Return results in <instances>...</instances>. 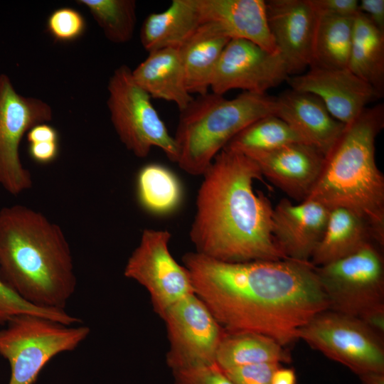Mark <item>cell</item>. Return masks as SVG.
I'll return each instance as SVG.
<instances>
[{
    "mask_svg": "<svg viewBox=\"0 0 384 384\" xmlns=\"http://www.w3.org/2000/svg\"><path fill=\"white\" fill-rule=\"evenodd\" d=\"M194 293L227 332H253L282 346L329 309L315 267L290 259L228 262L195 252L182 259Z\"/></svg>",
    "mask_w": 384,
    "mask_h": 384,
    "instance_id": "6da1fadb",
    "label": "cell"
},
{
    "mask_svg": "<svg viewBox=\"0 0 384 384\" xmlns=\"http://www.w3.org/2000/svg\"><path fill=\"white\" fill-rule=\"evenodd\" d=\"M202 176L189 231L196 252L228 262L287 259L272 234L273 207L253 188L262 175L252 159L223 149Z\"/></svg>",
    "mask_w": 384,
    "mask_h": 384,
    "instance_id": "7a4b0ae2",
    "label": "cell"
},
{
    "mask_svg": "<svg viewBox=\"0 0 384 384\" xmlns=\"http://www.w3.org/2000/svg\"><path fill=\"white\" fill-rule=\"evenodd\" d=\"M0 274L22 299L46 309H65L77 286L61 228L20 204L0 210Z\"/></svg>",
    "mask_w": 384,
    "mask_h": 384,
    "instance_id": "3957f363",
    "label": "cell"
},
{
    "mask_svg": "<svg viewBox=\"0 0 384 384\" xmlns=\"http://www.w3.org/2000/svg\"><path fill=\"white\" fill-rule=\"evenodd\" d=\"M384 127L383 104L366 107L344 129L325 156L306 200L328 209L343 208L362 218L384 245V176L375 161V139Z\"/></svg>",
    "mask_w": 384,
    "mask_h": 384,
    "instance_id": "277c9868",
    "label": "cell"
},
{
    "mask_svg": "<svg viewBox=\"0 0 384 384\" xmlns=\"http://www.w3.org/2000/svg\"><path fill=\"white\" fill-rule=\"evenodd\" d=\"M174 137L176 164L192 176H202L215 156L245 127L275 113V97L242 92L233 99L206 93L182 111Z\"/></svg>",
    "mask_w": 384,
    "mask_h": 384,
    "instance_id": "5b68a950",
    "label": "cell"
},
{
    "mask_svg": "<svg viewBox=\"0 0 384 384\" xmlns=\"http://www.w3.org/2000/svg\"><path fill=\"white\" fill-rule=\"evenodd\" d=\"M90 332L87 326L67 325L41 315L21 314L0 329V356L9 362V384H33L59 353L72 351Z\"/></svg>",
    "mask_w": 384,
    "mask_h": 384,
    "instance_id": "8992f818",
    "label": "cell"
},
{
    "mask_svg": "<svg viewBox=\"0 0 384 384\" xmlns=\"http://www.w3.org/2000/svg\"><path fill=\"white\" fill-rule=\"evenodd\" d=\"M107 90L111 122L125 147L138 158L146 157L152 147H157L176 163L174 137L154 107L151 97L136 83L127 65H122L113 72Z\"/></svg>",
    "mask_w": 384,
    "mask_h": 384,
    "instance_id": "52a82bcc",
    "label": "cell"
},
{
    "mask_svg": "<svg viewBox=\"0 0 384 384\" xmlns=\"http://www.w3.org/2000/svg\"><path fill=\"white\" fill-rule=\"evenodd\" d=\"M380 248L370 242L347 257L315 267L329 309L359 318L372 309L384 306V260Z\"/></svg>",
    "mask_w": 384,
    "mask_h": 384,
    "instance_id": "ba28073f",
    "label": "cell"
},
{
    "mask_svg": "<svg viewBox=\"0 0 384 384\" xmlns=\"http://www.w3.org/2000/svg\"><path fill=\"white\" fill-rule=\"evenodd\" d=\"M383 338L358 318L330 309L317 314L299 331V339L357 375L384 373Z\"/></svg>",
    "mask_w": 384,
    "mask_h": 384,
    "instance_id": "9c48e42d",
    "label": "cell"
},
{
    "mask_svg": "<svg viewBox=\"0 0 384 384\" xmlns=\"http://www.w3.org/2000/svg\"><path fill=\"white\" fill-rule=\"evenodd\" d=\"M52 118L47 102L19 94L10 78L0 75V186L9 194L18 196L32 188V175L20 158L21 142L33 127Z\"/></svg>",
    "mask_w": 384,
    "mask_h": 384,
    "instance_id": "30bf717a",
    "label": "cell"
},
{
    "mask_svg": "<svg viewBox=\"0 0 384 384\" xmlns=\"http://www.w3.org/2000/svg\"><path fill=\"white\" fill-rule=\"evenodd\" d=\"M171 238L167 230L144 229L124 270L125 277L147 290L154 310L161 319L174 304L194 293L188 270L170 252Z\"/></svg>",
    "mask_w": 384,
    "mask_h": 384,
    "instance_id": "8fae6325",
    "label": "cell"
},
{
    "mask_svg": "<svg viewBox=\"0 0 384 384\" xmlns=\"http://www.w3.org/2000/svg\"><path fill=\"white\" fill-rule=\"evenodd\" d=\"M162 319L169 343L166 363L172 371L215 363L225 331L195 293L174 304Z\"/></svg>",
    "mask_w": 384,
    "mask_h": 384,
    "instance_id": "7c38bea8",
    "label": "cell"
},
{
    "mask_svg": "<svg viewBox=\"0 0 384 384\" xmlns=\"http://www.w3.org/2000/svg\"><path fill=\"white\" fill-rule=\"evenodd\" d=\"M289 77L279 53H272L244 39H230L215 68L210 89L223 95L231 90L266 94Z\"/></svg>",
    "mask_w": 384,
    "mask_h": 384,
    "instance_id": "4fadbf2b",
    "label": "cell"
},
{
    "mask_svg": "<svg viewBox=\"0 0 384 384\" xmlns=\"http://www.w3.org/2000/svg\"><path fill=\"white\" fill-rule=\"evenodd\" d=\"M292 90L313 94L338 121L347 124L355 119L373 100L379 98L366 82L346 68L310 67L304 73L289 76Z\"/></svg>",
    "mask_w": 384,
    "mask_h": 384,
    "instance_id": "5bb4252c",
    "label": "cell"
},
{
    "mask_svg": "<svg viewBox=\"0 0 384 384\" xmlns=\"http://www.w3.org/2000/svg\"><path fill=\"white\" fill-rule=\"evenodd\" d=\"M270 31L289 75L310 67L316 12L309 0L265 1Z\"/></svg>",
    "mask_w": 384,
    "mask_h": 384,
    "instance_id": "9a60e30c",
    "label": "cell"
},
{
    "mask_svg": "<svg viewBox=\"0 0 384 384\" xmlns=\"http://www.w3.org/2000/svg\"><path fill=\"white\" fill-rule=\"evenodd\" d=\"M245 154L257 163L262 176L298 202L308 198L320 175L325 157L314 147L300 142Z\"/></svg>",
    "mask_w": 384,
    "mask_h": 384,
    "instance_id": "2e32d148",
    "label": "cell"
},
{
    "mask_svg": "<svg viewBox=\"0 0 384 384\" xmlns=\"http://www.w3.org/2000/svg\"><path fill=\"white\" fill-rule=\"evenodd\" d=\"M329 209L311 200L294 204L281 199L273 208L272 234L284 255L309 262L324 232Z\"/></svg>",
    "mask_w": 384,
    "mask_h": 384,
    "instance_id": "e0dca14e",
    "label": "cell"
},
{
    "mask_svg": "<svg viewBox=\"0 0 384 384\" xmlns=\"http://www.w3.org/2000/svg\"><path fill=\"white\" fill-rule=\"evenodd\" d=\"M275 115L302 139L324 155L341 135L345 125L336 119L316 95L289 90L275 97Z\"/></svg>",
    "mask_w": 384,
    "mask_h": 384,
    "instance_id": "ac0fdd59",
    "label": "cell"
},
{
    "mask_svg": "<svg viewBox=\"0 0 384 384\" xmlns=\"http://www.w3.org/2000/svg\"><path fill=\"white\" fill-rule=\"evenodd\" d=\"M201 23L215 25L230 39H244L279 53L269 28L264 0H197Z\"/></svg>",
    "mask_w": 384,
    "mask_h": 384,
    "instance_id": "d6986e66",
    "label": "cell"
},
{
    "mask_svg": "<svg viewBox=\"0 0 384 384\" xmlns=\"http://www.w3.org/2000/svg\"><path fill=\"white\" fill-rule=\"evenodd\" d=\"M132 74L136 83L151 99L174 102L180 112L193 100L186 86L178 48H167L149 53Z\"/></svg>",
    "mask_w": 384,
    "mask_h": 384,
    "instance_id": "ffe728a7",
    "label": "cell"
},
{
    "mask_svg": "<svg viewBox=\"0 0 384 384\" xmlns=\"http://www.w3.org/2000/svg\"><path fill=\"white\" fill-rule=\"evenodd\" d=\"M230 40L215 25L203 23L178 48L191 95L208 92L220 55Z\"/></svg>",
    "mask_w": 384,
    "mask_h": 384,
    "instance_id": "44dd1931",
    "label": "cell"
},
{
    "mask_svg": "<svg viewBox=\"0 0 384 384\" xmlns=\"http://www.w3.org/2000/svg\"><path fill=\"white\" fill-rule=\"evenodd\" d=\"M370 242L378 244L373 230L362 218L348 209L334 208L329 210L324 232L309 262L314 267L324 265Z\"/></svg>",
    "mask_w": 384,
    "mask_h": 384,
    "instance_id": "7402d4cb",
    "label": "cell"
},
{
    "mask_svg": "<svg viewBox=\"0 0 384 384\" xmlns=\"http://www.w3.org/2000/svg\"><path fill=\"white\" fill-rule=\"evenodd\" d=\"M201 24L197 0H173L163 11L149 14L140 29V41L148 52L179 48Z\"/></svg>",
    "mask_w": 384,
    "mask_h": 384,
    "instance_id": "603a6c76",
    "label": "cell"
},
{
    "mask_svg": "<svg viewBox=\"0 0 384 384\" xmlns=\"http://www.w3.org/2000/svg\"><path fill=\"white\" fill-rule=\"evenodd\" d=\"M347 68L368 83L379 98L384 93V33L363 14L354 18Z\"/></svg>",
    "mask_w": 384,
    "mask_h": 384,
    "instance_id": "cb8c5ba5",
    "label": "cell"
},
{
    "mask_svg": "<svg viewBox=\"0 0 384 384\" xmlns=\"http://www.w3.org/2000/svg\"><path fill=\"white\" fill-rule=\"evenodd\" d=\"M290 362V354L284 346L268 336L253 332L225 331L215 356V363L221 369Z\"/></svg>",
    "mask_w": 384,
    "mask_h": 384,
    "instance_id": "d4e9b609",
    "label": "cell"
},
{
    "mask_svg": "<svg viewBox=\"0 0 384 384\" xmlns=\"http://www.w3.org/2000/svg\"><path fill=\"white\" fill-rule=\"evenodd\" d=\"M354 18L316 12L310 67L327 69L347 68Z\"/></svg>",
    "mask_w": 384,
    "mask_h": 384,
    "instance_id": "484cf974",
    "label": "cell"
},
{
    "mask_svg": "<svg viewBox=\"0 0 384 384\" xmlns=\"http://www.w3.org/2000/svg\"><path fill=\"white\" fill-rule=\"evenodd\" d=\"M137 199L147 212L165 215L174 213L183 199V187L169 168L156 163L142 166L137 176Z\"/></svg>",
    "mask_w": 384,
    "mask_h": 384,
    "instance_id": "4316f807",
    "label": "cell"
},
{
    "mask_svg": "<svg viewBox=\"0 0 384 384\" xmlns=\"http://www.w3.org/2000/svg\"><path fill=\"white\" fill-rule=\"evenodd\" d=\"M299 142L304 143L284 120L272 114L247 125L223 149L245 154L270 151L289 144Z\"/></svg>",
    "mask_w": 384,
    "mask_h": 384,
    "instance_id": "83f0119b",
    "label": "cell"
},
{
    "mask_svg": "<svg viewBox=\"0 0 384 384\" xmlns=\"http://www.w3.org/2000/svg\"><path fill=\"white\" fill-rule=\"evenodd\" d=\"M85 6L102 28L106 38L114 43H125L134 35L137 4L134 0H78Z\"/></svg>",
    "mask_w": 384,
    "mask_h": 384,
    "instance_id": "f1b7e54d",
    "label": "cell"
},
{
    "mask_svg": "<svg viewBox=\"0 0 384 384\" xmlns=\"http://www.w3.org/2000/svg\"><path fill=\"white\" fill-rule=\"evenodd\" d=\"M21 314L41 315L67 325L82 322L65 309L42 308L28 303L18 295L0 274V325L4 326L12 317Z\"/></svg>",
    "mask_w": 384,
    "mask_h": 384,
    "instance_id": "f546056e",
    "label": "cell"
},
{
    "mask_svg": "<svg viewBox=\"0 0 384 384\" xmlns=\"http://www.w3.org/2000/svg\"><path fill=\"white\" fill-rule=\"evenodd\" d=\"M86 21L82 14L71 7L53 11L46 21L48 33L57 41L68 43L80 38L86 30Z\"/></svg>",
    "mask_w": 384,
    "mask_h": 384,
    "instance_id": "4dcf8cb0",
    "label": "cell"
},
{
    "mask_svg": "<svg viewBox=\"0 0 384 384\" xmlns=\"http://www.w3.org/2000/svg\"><path fill=\"white\" fill-rule=\"evenodd\" d=\"M172 373L175 384H235L216 363Z\"/></svg>",
    "mask_w": 384,
    "mask_h": 384,
    "instance_id": "1f68e13d",
    "label": "cell"
},
{
    "mask_svg": "<svg viewBox=\"0 0 384 384\" xmlns=\"http://www.w3.org/2000/svg\"><path fill=\"white\" fill-rule=\"evenodd\" d=\"M282 364L270 363L222 369L235 384H271L273 373Z\"/></svg>",
    "mask_w": 384,
    "mask_h": 384,
    "instance_id": "d6a6232c",
    "label": "cell"
},
{
    "mask_svg": "<svg viewBox=\"0 0 384 384\" xmlns=\"http://www.w3.org/2000/svg\"><path fill=\"white\" fill-rule=\"evenodd\" d=\"M316 12L354 18L359 12L357 0H309Z\"/></svg>",
    "mask_w": 384,
    "mask_h": 384,
    "instance_id": "836d02e7",
    "label": "cell"
},
{
    "mask_svg": "<svg viewBox=\"0 0 384 384\" xmlns=\"http://www.w3.org/2000/svg\"><path fill=\"white\" fill-rule=\"evenodd\" d=\"M28 152L36 163L48 164L55 160L59 153V142L29 143Z\"/></svg>",
    "mask_w": 384,
    "mask_h": 384,
    "instance_id": "e575fe53",
    "label": "cell"
},
{
    "mask_svg": "<svg viewBox=\"0 0 384 384\" xmlns=\"http://www.w3.org/2000/svg\"><path fill=\"white\" fill-rule=\"evenodd\" d=\"M358 7L360 12L365 14L376 28L384 33V1L362 0Z\"/></svg>",
    "mask_w": 384,
    "mask_h": 384,
    "instance_id": "d590c367",
    "label": "cell"
},
{
    "mask_svg": "<svg viewBox=\"0 0 384 384\" xmlns=\"http://www.w3.org/2000/svg\"><path fill=\"white\" fill-rule=\"evenodd\" d=\"M26 134L28 143L59 142L57 129L48 123H41L33 127Z\"/></svg>",
    "mask_w": 384,
    "mask_h": 384,
    "instance_id": "8d00e7d4",
    "label": "cell"
},
{
    "mask_svg": "<svg viewBox=\"0 0 384 384\" xmlns=\"http://www.w3.org/2000/svg\"><path fill=\"white\" fill-rule=\"evenodd\" d=\"M358 319L373 331L384 337V306L372 309Z\"/></svg>",
    "mask_w": 384,
    "mask_h": 384,
    "instance_id": "74e56055",
    "label": "cell"
},
{
    "mask_svg": "<svg viewBox=\"0 0 384 384\" xmlns=\"http://www.w3.org/2000/svg\"><path fill=\"white\" fill-rule=\"evenodd\" d=\"M296 383L295 370L290 368H283L282 366L274 370L271 380V384H296Z\"/></svg>",
    "mask_w": 384,
    "mask_h": 384,
    "instance_id": "f35d334b",
    "label": "cell"
},
{
    "mask_svg": "<svg viewBox=\"0 0 384 384\" xmlns=\"http://www.w3.org/2000/svg\"><path fill=\"white\" fill-rule=\"evenodd\" d=\"M358 376L361 384H384V373L368 372Z\"/></svg>",
    "mask_w": 384,
    "mask_h": 384,
    "instance_id": "ab89813d",
    "label": "cell"
}]
</instances>
